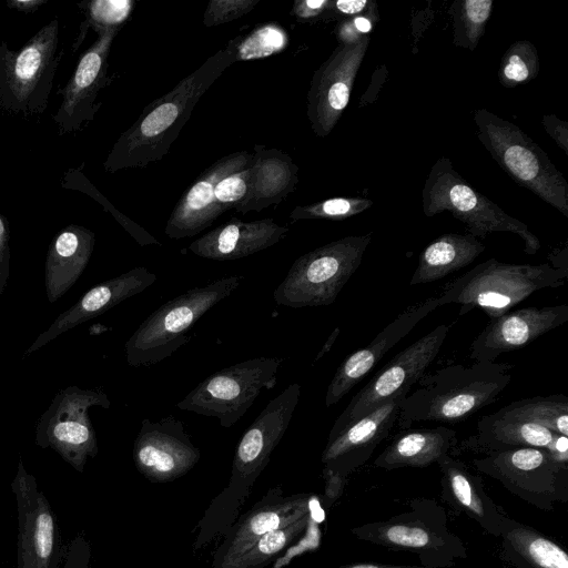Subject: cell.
Returning <instances> with one entry per match:
<instances>
[{
  "instance_id": "cell-1",
  "label": "cell",
  "mask_w": 568,
  "mask_h": 568,
  "mask_svg": "<svg viewBox=\"0 0 568 568\" xmlns=\"http://www.w3.org/2000/svg\"><path fill=\"white\" fill-rule=\"evenodd\" d=\"M234 62L235 57L226 47L206 59L170 92L146 105L138 120L113 144L103 163L104 170L114 173L145 168L162 160L190 119L195 104Z\"/></svg>"
},
{
  "instance_id": "cell-2",
  "label": "cell",
  "mask_w": 568,
  "mask_h": 568,
  "mask_svg": "<svg viewBox=\"0 0 568 568\" xmlns=\"http://www.w3.org/2000/svg\"><path fill=\"white\" fill-rule=\"evenodd\" d=\"M513 365L475 361L449 365L417 382L400 403L396 425L400 430L414 423H459L495 403L511 381Z\"/></svg>"
},
{
  "instance_id": "cell-3",
  "label": "cell",
  "mask_w": 568,
  "mask_h": 568,
  "mask_svg": "<svg viewBox=\"0 0 568 568\" xmlns=\"http://www.w3.org/2000/svg\"><path fill=\"white\" fill-rule=\"evenodd\" d=\"M568 270L542 264H513L489 258L448 283L438 297L460 305L459 315L481 308L489 318L510 311L534 292L562 286Z\"/></svg>"
},
{
  "instance_id": "cell-4",
  "label": "cell",
  "mask_w": 568,
  "mask_h": 568,
  "mask_svg": "<svg viewBox=\"0 0 568 568\" xmlns=\"http://www.w3.org/2000/svg\"><path fill=\"white\" fill-rule=\"evenodd\" d=\"M408 506L407 511L355 526L351 532L362 541L415 554L426 568H450L467 559L464 541L449 530L445 508L437 500L416 497Z\"/></svg>"
},
{
  "instance_id": "cell-5",
  "label": "cell",
  "mask_w": 568,
  "mask_h": 568,
  "mask_svg": "<svg viewBox=\"0 0 568 568\" xmlns=\"http://www.w3.org/2000/svg\"><path fill=\"white\" fill-rule=\"evenodd\" d=\"M244 277L231 275L196 286L161 305L126 341L125 357L132 367L158 364L190 341L187 333L213 306L229 297Z\"/></svg>"
},
{
  "instance_id": "cell-6",
  "label": "cell",
  "mask_w": 568,
  "mask_h": 568,
  "mask_svg": "<svg viewBox=\"0 0 568 568\" xmlns=\"http://www.w3.org/2000/svg\"><path fill=\"white\" fill-rule=\"evenodd\" d=\"M477 138L518 184L568 217V183L547 153L519 126L486 109L474 111Z\"/></svg>"
},
{
  "instance_id": "cell-7",
  "label": "cell",
  "mask_w": 568,
  "mask_h": 568,
  "mask_svg": "<svg viewBox=\"0 0 568 568\" xmlns=\"http://www.w3.org/2000/svg\"><path fill=\"white\" fill-rule=\"evenodd\" d=\"M422 200L426 216L449 212L478 240L494 232H510L521 239L526 254H536L541 247L539 239L524 222L477 191L456 172L447 158L438 159L432 166L422 191Z\"/></svg>"
},
{
  "instance_id": "cell-8",
  "label": "cell",
  "mask_w": 568,
  "mask_h": 568,
  "mask_svg": "<svg viewBox=\"0 0 568 568\" xmlns=\"http://www.w3.org/2000/svg\"><path fill=\"white\" fill-rule=\"evenodd\" d=\"M62 55L57 18L43 26L18 51L1 42L0 109L13 115L43 113Z\"/></svg>"
},
{
  "instance_id": "cell-9",
  "label": "cell",
  "mask_w": 568,
  "mask_h": 568,
  "mask_svg": "<svg viewBox=\"0 0 568 568\" xmlns=\"http://www.w3.org/2000/svg\"><path fill=\"white\" fill-rule=\"evenodd\" d=\"M372 233L329 242L297 257L273 292L278 305L301 308L333 304L362 263Z\"/></svg>"
},
{
  "instance_id": "cell-10",
  "label": "cell",
  "mask_w": 568,
  "mask_h": 568,
  "mask_svg": "<svg viewBox=\"0 0 568 568\" xmlns=\"http://www.w3.org/2000/svg\"><path fill=\"white\" fill-rule=\"evenodd\" d=\"M252 153L236 151L205 169L178 201L164 233L172 240L191 237L244 197Z\"/></svg>"
},
{
  "instance_id": "cell-11",
  "label": "cell",
  "mask_w": 568,
  "mask_h": 568,
  "mask_svg": "<svg viewBox=\"0 0 568 568\" xmlns=\"http://www.w3.org/2000/svg\"><path fill=\"white\" fill-rule=\"evenodd\" d=\"M283 363L278 357H255L224 367L197 384L176 407L206 417L221 426L236 424L263 390L276 384Z\"/></svg>"
},
{
  "instance_id": "cell-12",
  "label": "cell",
  "mask_w": 568,
  "mask_h": 568,
  "mask_svg": "<svg viewBox=\"0 0 568 568\" xmlns=\"http://www.w3.org/2000/svg\"><path fill=\"white\" fill-rule=\"evenodd\" d=\"M471 463L479 473L540 510L551 511L556 503L568 501V464L560 463L546 449L519 447L491 452Z\"/></svg>"
},
{
  "instance_id": "cell-13",
  "label": "cell",
  "mask_w": 568,
  "mask_h": 568,
  "mask_svg": "<svg viewBox=\"0 0 568 568\" xmlns=\"http://www.w3.org/2000/svg\"><path fill=\"white\" fill-rule=\"evenodd\" d=\"M109 408L111 402L100 388L75 385L59 390L40 416L34 432L36 445L54 450L77 471L98 455V438L89 417L91 407Z\"/></svg>"
},
{
  "instance_id": "cell-14",
  "label": "cell",
  "mask_w": 568,
  "mask_h": 568,
  "mask_svg": "<svg viewBox=\"0 0 568 568\" xmlns=\"http://www.w3.org/2000/svg\"><path fill=\"white\" fill-rule=\"evenodd\" d=\"M449 327L440 324L397 353L352 397L334 422L328 437L335 436L402 390L412 389L437 357Z\"/></svg>"
},
{
  "instance_id": "cell-15",
  "label": "cell",
  "mask_w": 568,
  "mask_h": 568,
  "mask_svg": "<svg viewBox=\"0 0 568 568\" xmlns=\"http://www.w3.org/2000/svg\"><path fill=\"white\" fill-rule=\"evenodd\" d=\"M368 43L369 37H365L355 43L338 44L314 72L306 114L317 136H327L345 111Z\"/></svg>"
},
{
  "instance_id": "cell-16",
  "label": "cell",
  "mask_w": 568,
  "mask_h": 568,
  "mask_svg": "<svg viewBox=\"0 0 568 568\" xmlns=\"http://www.w3.org/2000/svg\"><path fill=\"white\" fill-rule=\"evenodd\" d=\"M301 397L293 383L272 398L244 432L236 447L229 488L247 489L267 465L271 454L288 428Z\"/></svg>"
},
{
  "instance_id": "cell-17",
  "label": "cell",
  "mask_w": 568,
  "mask_h": 568,
  "mask_svg": "<svg viewBox=\"0 0 568 568\" xmlns=\"http://www.w3.org/2000/svg\"><path fill=\"white\" fill-rule=\"evenodd\" d=\"M11 490L18 510L17 568H57L55 517L36 477L24 468L22 458Z\"/></svg>"
},
{
  "instance_id": "cell-18",
  "label": "cell",
  "mask_w": 568,
  "mask_h": 568,
  "mask_svg": "<svg viewBox=\"0 0 568 568\" xmlns=\"http://www.w3.org/2000/svg\"><path fill=\"white\" fill-rule=\"evenodd\" d=\"M120 29L121 27L94 28L97 40L81 55L65 87L58 91L62 101L53 121L60 134L75 133L94 119L101 106V103H97V98L108 82V58Z\"/></svg>"
},
{
  "instance_id": "cell-19",
  "label": "cell",
  "mask_w": 568,
  "mask_h": 568,
  "mask_svg": "<svg viewBox=\"0 0 568 568\" xmlns=\"http://www.w3.org/2000/svg\"><path fill=\"white\" fill-rule=\"evenodd\" d=\"M133 459L148 479L170 481L194 467L200 450L192 443L184 423L168 415L159 420H142L133 445Z\"/></svg>"
},
{
  "instance_id": "cell-20",
  "label": "cell",
  "mask_w": 568,
  "mask_h": 568,
  "mask_svg": "<svg viewBox=\"0 0 568 568\" xmlns=\"http://www.w3.org/2000/svg\"><path fill=\"white\" fill-rule=\"evenodd\" d=\"M409 392L402 390L335 436L328 437L322 453L323 474L346 480L349 474L363 466L389 436L400 403Z\"/></svg>"
},
{
  "instance_id": "cell-21",
  "label": "cell",
  "mask_w": 568,
  "mask_h": 568,
  "mask_svg": "<svg viewBox=\"0 0 568 568\" xmlns=\"http://www.w3.org/2000/svg\"><path fill=\"white\" fill-rule=\"evenodd\" d=\"M568 321V305L527 306L491 318L470 345V359L495 362Z\"/></svg>"
},
{
  "instance_id": "cell-22",
  "label": "cell",
  "mask_w": 568,
  "mask_h": 568,
  "mask_svg": "<svg viewBox=\"0 0 568 568\" xmlns=\"http://www.w3.org/2000/svg\"><path fill=\"white\" fill-rule=\"evenodd\" d=\"M439 306H443L442 301L438 296H435L406 308L393 322L387 324L369 344L346 357L328 384L325 405L331 407L338 403L374 368L385 353Z\"/></svg>"
},
{
  "instance_id": "cell-23",
  "label": "cell",
  "mask_w": 568,
  "mask_h": 568,
  "mask_svg": "<svg viewBox=\"0 0 568 568\" xmlns=\"http://www.w3.org/2000/svg\"><path fill=\"white\" fill-rule=\"evenodd\" d=\"M519 447L548 450L557 460L568 464V437L540 425L509 418L497 412L481 416L476 433L465 438L454 452L487 454Z\"/></svg>"
},
{
  "instance_id": "cell-24",
  "label": "cell",
  "mask_w": 568,
  "mask_h": 568,
  "mask_svg": "<svg viewBox=\"0 0 568 568\" xmlns=\"http://www.w3.org/2000/svg\"><path fill=\"white\" fill-rule=\"evenodd\" d=\"M155 281L154 273L139 266L93 286L34 339L27 348L26 355L34 353L67 331L102 315L124 300L143 292Z\"/></svg>"
},
{
  "instance_id": "cell-25",
  "label": "cell",
  "mask_w": 568,
  "mask_h": 568,
  "mask_svg": "<svg viewBox=\"0 0 568 568\" xmlns=\"http://www.w3.org/2000/svg\"><path fill=\"white\" fill-rule=\"evenodd\" d=\"M436 464L442 474L443 501L476 521L486 534L499 537L508 516L486 494L481 477L450 454L440 457Z\"/></svg>"
},
{
  "instance_id": "cell-26",
  "label": "cell",
  "mask_w": 568,
  "mask_h": 568,
  "mask_svg": "<svg viewBox=\"0 0 568 568\" xmlns=\"http://www.w3.org/2000/svg\"><path fill=\"white\" fill-rule=\"evenodd\" d=\"M288 227L273 219L242 221L232 217L229 222L209 231L189 245L196 256L213 261H233L278 243Z\"/></svg>"
},
{
  "instance_id": "cell-27",
  "label": "cell",
  "mask_w": 568,
  "mask_h": 568,
  "mask_svg": "<svg viewBox=\"0 0 568 568\" xmlns=\"http://www.w3.org/2000/svg\"><path fill=\"white\" fill-rule=\"evenodd\" d=\"M297 173L298 166L287 153L261 144L254 145L246 193L234 207L235 211L246 214L280 204L295 191Z\"/></svg>"
},
{
  "instance_id": "cell-28",
  "label": "cell",
  "mask_w": 568,
  "mask_h": 568,
  "mask_svg": "<svg viewBox=\"0 0 568 568\" xmlns=\"http://www.w3.org/2000/svg\"><path fill=\"white\" fill-rule=\"evenodd\" d=\"M94 233L70 224L51 241L44 262V288L50 303L62 297L79 280L91 258Z\"/></svg>"
},
{
  "instance_id": "cell-29",
  "label": "cell",
  "mask_w": 568,
  "mask_h": 568,
  "mask_svg": "<svg viewBox=\"0 0 568 568\" xmlns=\"http://www.w3.org/2000/svg\"><path fill=\"white\" fill-rule=\"evenodd\" d=\"M308 511L307 496H293L274 504L257 507L236 526L220 548L215 558L217 568H227L261 536L302 518Z\"/></svg>"
},
{
  "instance_id": "cell-30",
  "label": "cell",
  "mask_w": 568,
  "mask_h": 568,
  "mask_svg": "<svg viewBox=\"0 0 568 568\" xmlns=\"http://www.w3.org/2000/svg\"><path fill=\"white\" fill-rule=\"evenodd\" d=\"M457 443L456 432L448 427L408 429L392 439L373 466L385 470L425 468L454 452Z\"/></svg>"
},
{
  "instance_id": "cell-31",
  "label": "cell",
  "mask_w": 568,
  "mask_h": 568,
  "mask_svg": "<svg viewBox=\"0 0 568 568\" xmlns=\"http://www.w3.org/2000/svg\"><path fill=\"white\" fill-rule=\"evenodd\" d=\"M500 557L515 568H568V555L536 528L507 517L500 532Z\"/></svg>"
},
{
  "instance_id": "cell-32",
  "label": "cell",
  "mask_w": 568,
  "mask_h": 568,
  "mask_svg": "<svg viewBox=\"0 0 568 568\" xmlns=\"http://www.w3.org/2000/svg\"><path fill=\"white\" fill-rule=\"evenodd\" d=\"M484 250V244L469 233L443 234L422 251L409 285L438 281L473 263Z\"/></svg>"
},
{
  "instance_id": "cell-33",
  "label": "cell",
  "mask_w": 568,
  "mask_h": 568,
  "mask_svg": "<svg viewBox=\"0 0 568 568\" xmlns=\"http://www.w3.org/2000/svg\"><path fill=\"white\" fill-rule=\"evenodd\" d=\"M497 413L505 417L540 425L568 437V397L566 395L523 398L509 403Z\"/></svg>"
},
{
  "instance_id": "cell-34",
  "label": "cell",
  "mask_w": 568,
  "mask_h": 568,
  "mask_svg": "<svg viewBox=\"0 0 568 568\" xmlns=\"http://www.w3.org/2000/svg\"><path fill=\"white\" fill-rule=\"evenodd\" d=\"M493 0H456L449 12L453 16V43L475 50L485 32L493 10Z\"/></svg>"
},
{
  "instance_id": "cell-35",
  "label": "cell",
  "mask_w": 568,
  "mask_h": 568,
  "mask_svg": "<svg viewBox=\"0 0 568 568\" xmlns=\"http://www.w3.org/2000/svg\"><path fill=\"white\" fill-rule=\"evenodd\" d=\"M310 515L261 536L243 555L227 568H258L283 550L307 526Z\"/></svg>"
},
{
  "instance_id": "cell-36",
  "label": "cell",
  "mask_w": 568,
  "mask_h": 568,
  "mask_svg": "<svg viewBox=\"0 0 568 568\" xmlns=\"http://www.w3.org/2000/svg\"><path fill=\"white\" fill-rule=\"evenodd\" d=\"M288 44L285 30L275 23L260 26L244 37L229 42L235 61H248L266 58L283 51Z\"/></svg>"
},
{
  "instance_id": "cell-37",
  "label": "cell",
  "mask_w": 568,
  "mask_h": 568,
  "mask_svg": "<svg viewBox=\"0 0 568 568\" xmlns=\"http://www.w3.org/2000/svg\"><path fill=\"white\" fill-rule=\"evenodd\" d=\"M539 72L536 47L528 40L514 42L503 54L498 81L505 88H516L534 80Z\"/></svg>"
},
{
  "instance_id": "cell-38",
  "label": "cell",
  "mask_w": 568,
  "mask_h": 568,
  "mask_svg": "<svg viewBox=\"0 0 568 568\" xmlns=\"http://www.w3.org/2000/svg\"><path fill=\"white\" fill-rule=\"evenodd\" d=\"M373 205V202L364 197H332L307 205L295 206L290 219L298 220H331L343 221L361 214Z\"/></svg>"
},
{
  "instance_id": "cell-39",
  "label": "cell",
  "mask_w": 568,
  "mask_h": 568,
  "mask_svg": "<svg viewBox=\"0 0 568 568\" xmlns=\"http://www.w3.org/2000/svg\"><path fill=\"white\" fill-rule=\"evenodd\" d=\"M87 19L80 27V33L74 42V51L85 38L88 28L91 27H122L130 17L134 7L132 0H95L87 2Z\"/></svg>"
},
{
  "instance_id": "cell-40",
  "label": "cell",
  "mask_w": 568,
  "mask_h": 568,
  "mask_svg": "<svg viewBox=\"0 0 568 568\" xmlns=\"http://www.w3.org/2000/svg\"><path fill=\"white\" fill-rule=\"evenodd\" d=\"M61 185L64 189L82 191L92 196L93 199H95L97 201L105 203L103 205L109 211L112 212L116 221L121 223V225L136 240V242H139L140 245L160 244L156 241V239H154L151 234L145 232L142 227H140L132 221L128 220L119 212L111 209L110 203L102 199L101 194L88 181V179L80 169H69L62 178Z\"/></svg>"
},
{
  "instance_id": "cell-41",
  "label": "cell",
  "mask_w": 568,
  "mask_h": 568,
  "mask_svg": "<svg viewBox=\"0 0 568 568\" xmlns=\"http://www.w3.org/2000/svg\"><path fill=\"white\" fill-rule=\"evenodd\" d=\"M260 0H211L203 16L205 27H215L248 13Z\"/></svg>"
},
{
  "instance_id": "cell-42",
  "label": "cell",
  "mask_w": 568,
  "mask_h": 568,
  "mask_svg": "<svg viewBox=\"0 0 568 568\" xmlns=\"http://www.w3.org/2000/svg\"><path fill=\"white\" fill-rule=\"evenodd\" d=\"M375 4L366 12L349 17L341 21L336 27V38L339 44L355 43L365 37H369L374 21L376 20Z\"/></svg>"
},
{
  "instance_id": "cell-43",
  "label": "cell",
  "mask_w": 568,
  "mask_h": 568,
  "mask_svg": "<svg viewBox=\"0 0 568 568\" xmlns=\"http://www.w3.org/2000/svg\"><path fill=\"white\" fill-rule=\"evenodd\" d=\"M10 229L0 212V295L4 292L10 275Z\"/></svg>"
},
{
  "instance_id": "cell-44",
  "label": "cell",
  "mask_w": 568,
  "mask_h": 568,
  "mask_svg": "<svg viewBox=\"0 0 568 568\" xmlns=\"http://www.w3.org/2000/svg\"><path fill=\"white\" fill-rule=\"evenodd\" d=\"M332 0H295L292 13L300 21L315 20L329 11Z\"/></svg>"
},
{
  "instance_id": "cell-45",
  "label": "cell",
  "mask_w": 568,
  "mask_h": 568,
  "mask_svg": "<svg viewBox=\"0 0 568 568\" xmlns=\"http://www.w3.org/2000/svg\"><path fill=\"white\" fill-rule=\"evenodd\" d=\"M541 124L557 145L568 154V122L555 114H545L541 118Z\"/></svg>"
},
{
  "instance_id": "cell-46",
  "label": "cell",
  "mask_w": 568,
  "mask_h": 568,
  "mask_svg": "<svg viewBox=\"0 0 568 568\" xmlns=\"http://www.w3.org/2000/svg\"><path fill=\"white\" fill-rule=\"evenodd\" d=\"M374 4L375 2L368 0H337L332 1L329 11L354 17L366 12Z\"/></svg>"
},
{
  "instance_id": "cell-47",
  "label": "cell",
  "mask_w": 568,
  "mask_h": 568,
  "mask_svg": "<svg viewBox=\"0 0 568 568\" xmlns=\"http://www.w3.org/2000/svg\"><path fill=\"white\" fill-rule=\"evenodd\" d=\"M47 2V0H9L7 1V6L23 13H31Z\"/></svg>"
},
{
  "instance_id": "cell-48",
  "label": "cell",
  "mask_w": 568,
  "mask_h": 568,
  "mask_svg": "<svg viewBox=\"0 0 568 568\" xmlns=\"http://www.w3.org/2000/svg\"><path fill=\"white\" fill-rule=\"evenodd\" d=\"M335 568H426L420 565H392V564H378V562H357L344 565Z\"/></svg>"
},
{
  "instance_id": "cell-49",
  "label": "cell",
  "mask_w": 568,
  "mask_h": 568,
  "mask_svg": "<svg viewBox=\"0 0 568 568\" xmlns=\"http://www.w3.org/2000/svg\"><path fill=\"white\" fill-rule=\"evenodd\" d=\"M339 334V328L336 327L332 333L331 335L328 336L326 343L324 344V346L322 347V349L320 351V353L317 354L316 358H315V362L318 361L324 354H326L332 345L334 344V342L336 341L337 336Z\"/></svg>"
}]
</instances>
